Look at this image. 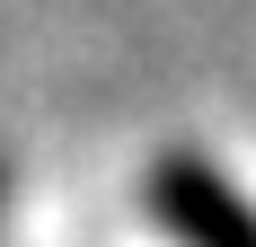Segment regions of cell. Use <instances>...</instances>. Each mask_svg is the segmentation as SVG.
Here are the masks:
<instances>
[{
    "mask_svg": "<svg viewBox=\"0 0 256 247\" xmlns=\"http://www.w3.org/2000/svg\"><path fill=\"white\" fill-rule=\"evenodd\" d=\"M159 212H168V221H177L194 247H256L248 212H238L221 186H204L194 168H168V186H159Z\"/></svg>",
    "mask_w": 256,
    "mask_h": 247,
    "instance_id": "obj_1",
    "label": "cell"
}]
</instances>
